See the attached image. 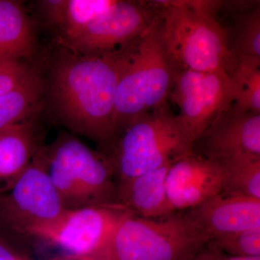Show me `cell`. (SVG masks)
I'll return each mask as SVG.
<instances>
[{
	"mask_svg": "<svg viewBox=\"0 0 260 260\" xmlns=\"http://www.w3.org/2000/svg\"><path fill=\"white\" fill-rule=\"evenodd\" d=\"M126 47L104 54L66 47L51 63L45 93L58 120L104 148L115 135L116 91L125 68Z\"/></svg>",
	"mask_w": 260,
	"mask_h": 260,
	"instance_id": "1",
	"label": "cell"
},
{
	"mask_svg": "<svg viewBox=\"0 0 260 260\" xmlns=\"http://www.w3.org/2000/svg\"><path fill=\"white\" fill-rule=\"evenodd\" d=\"M164 47L176 70L232 74L238 64L218 20L220 3L157 1Z\"/></svg>",
	"mask_w": 260,
	"mask_h": 260,
	"instance_id": "2",
	"label": "cell"
},
{
	"mask_svg": "<svg viewBox=\"0 0 260 260\" xmlns=\"http://www.w3.org/2000/svg\"><path fill=\"white\" fill-rule=\"evenodd\" d=\"M193 142L169 104L117 133L101 152L112 166L116 185L192 153Z\"/></svg>",
	"mask_w": 260,
	"mask_h": 260,
	"instance_id": "3",
	"label": "cell"
},
{
	"mask_svg": "<svg viewBox=\"0 0 260 260\" xmlns=\"http://www.w3.org/2000/svg\"><path fill=\"white\" fill-rule=\"evenodd\" d=\"M39 151L65 210L120 203L112 166L102 152L65 132Z\"/></svg>",
	"mask_w": 260,
	"mask_h": 260,
	"instance_id": "4",
	"label": "cell"
},
{
	"mask_svg": "<svg viewBox=\"0 0 260 260\" xmlns=\"http://www.w3.org/2000/svg\"><path fill=\"white\" fill-rule=\"evenodd\" d=\"M126 51L125 68L116 91L114 136L142 116L167 105L175 75L162 41L160 22L127 45Z\"/></svg>",
	"mask_w": 260,
	"mask_h": 260,
	"instance_id": "5",
	"label": "cell"
},
{
	"mask_svg": "<svg viewBox=\"0 0 260 260\" xmlns=\"http://www.w3.org/2000/svg\"><path fill=\"white\" fill-rule=\"evenodd\" d=\"M208 242L185 213L159 218L131 213L95 256L96 260H188Z\"/></svg>",
	"mask_w": 260,
	"mask_h": 260,
	"instance_id": "6",
	"label": "cell"
},
{
	"mask_svg": "<svg viewBox=\"0 0 260 260\" xmlns=\"http://www.w3.org/2000/svg\"><path fill=\"white\" fill-rule=\"evenodd\" d=\"M64 210L39 149L13 188L0 195V234L15 245Z\"/></svg>",
	"mask_w": 260,
	"mask_h": 260,
	"instance_id": "7",
	"label": "cell"
},
{
	"mask_svg": "<svg viewBox=\"0 0 260 260\" xmlns=\"http://www.w3.org/2000/svg\"><path fill=\"white\" fill-rule=\"evenodd\" d=\"M131 213L121 203L64 210L52 221L30 229L27 239L58 246L71 255L93 256L109 242L121 220Z\"/></svg>",
	"mask_w": 260,
	"mask_h": 260,
	"instance_id": "8",
	"label": "cell"
},
{
	"mask_svg": "<svg viewBox=\"0 0 260 260\" xmlns=\"http://www.w3.org/2000/svg\"><path fill=\"white\" fill-rule=\"evenodd\" d=\"M169 99L179 108L178 118L194 145L214 119L234 104L235 91L225 73L176 70Z\"/></svg>",
	"mask_w": 260,
	"mask_h": 260,
	"instance_id": "9",
	"label": "cell"
},
{
	"mask_svg": "<svg viewBox=\"0 0 260 260\" xmlns=\"http://www.w3.org/2000/svg\"><path fill=\"white\" fill-rule=\"evenodd\" d=\"M160 20L156 2L114 1L65 47L83 54L111 52L131 44Z\"/></svg>",
	"mask_w": 260,
	"mask_h": 260,
	"instance_id": "10",
	"label": "cell"
},
{
	"mask_svg": "<svg viewBox=\"0 0 260 260\" xmlns=\"http://www.w3.org/2000/svg\"><path fill=\"white\" fill-rule=\"evenodd\" d=\"M192 151L213 160L242 154L260 156V114L233 104L195 142Z\"/></svg>",
	"mask_w": 260,
	"mask_h": 260,
	"instance_id": "11",
	"label": "cell"
},
{
	"mask_svg": "<svg viewBox=\"0 0 260 260\" xmlns=\"http://www.w3.org/2000/svg\"><path fill=\"white\" fill-rule=\"evenodd\" d=\"M220 164L192 153L173 162L168 172L166 189L174 211L190 210L224 191Z\"/></svg>",
	"mask_w": 260,
	"mask_h": 260,
	"instance_id": "12",
	"label": "cell"
},
{
	"mask_svg": "<svg viewBox=\"0 0 260 260\" xmlns=\"http://www.w3.org/2000/svg\"><path fill=\"white\" fill-rule=\"evenodd\" d=\"M184 213L208 242L225 234L260 228V200L242 195L223 192Z\"/></svg>",
	"mask_w": 260,
	"mask_h": 260,
	"instance_id": "13",
	"label": "cell"
},
{
	"mask_svg": "<svg viewBox=\"0 0 260 260\" xmlns=\"http://www.w3.org/2000/svg\"><path fill=\"white\" fill-rule=\"evenodd\" d=\"M38 115L0 131V195L15 185L43 145Z\"/></svg>",
	"mask_w": 260,
	"mask_h": 260,
	"instance_id": "14",
	"label": "cell"
},
{
	"mask_svg": "<svg viewBox=\"0 0 260 260\" xmlns=\"http://www.w3.org/2000/svg\"><path fill=\"white\" fill-rule=\"evenodd\" d=\"M172 164L144 173L118 186L121 204L141 218H162L176 213L166 189L168 172Z\"/></svg>",
	"mask_w": 260,
	"mask_h": 260,
	"instance_id": "15",
	"label": "cell"
},
{
	"mask_svg": "<svg viewBox=\"0 0 260 260\" xmlns=\"http://www.w3.org/2000/svg\"><path fill=\"white\" fill-rule=\"evenodd\" d=\"M37 45L35 27L22 5L0 0V68L28 62Z\"/></svg>",
	"mask_w": 260,
	"mask_h": 260,
	"instance_id": "16",
	"label": "cell"
},
{
	"mask_svg": "<svg viewBox=\"0 0 260 260\" xmlns=\"http://www.w3.org/2000/svg\"><path fill=\"white\" fill-rule=\"evenodd\" d=\"M44 94V78L35 68L22 85L0 95V131L38 115Z\"/></svg>",
	"mask_w": 260,
	"mask_h": 260,
	"instance_id": "17",
	"label": "cell"
},
{
	"mask_svg": "<svg viewBox=\"0 0 260 260\" xmlns=\"http://www.w3.org/2000/svg\"><path fill=\"white\" fill-rule=\"evenodd\" d=\"M223 173V193L260 200V156L242 154L215 160Z\"/></svg>",
	"mask_w": 260,
	"mask_h": 260,
	"instance_id": "18",
	"label": "cell"
},
{
	"mask_svg": "<svg viewBox=\"0 0 260 260\" xmlns=\"http://www.w3.org/2000/svg\"><path fill=\"white\" fill-rule=\"evenodd\" d=\"M225 32L229 48L237 59L247 58L260 60L259 5L238 17L231 30Z\"/></svg>",
	"mask_w": 260,
	"mask_h": 260,
	"instance_id": "19",
	"label": "cell"
},
{
	"mask_svg": "<svg viewBox=\"0 0 260 260\" xmlns=\"http://www.w3.org/2000/svg\"><path fill=\"white\" fill-rule=\"evenodd\" d=\"M231 75L235 91L234 104L246 112L260 114V60L240 58Z\"/></svg>",
	"mask_w": 260,
	"mask_h": 260,
	"instance_id": "20",
	"label": "cell"
},
{
	"mask_svg": "<svg viewBox=\"0 0 260 260\" xmlns=\"http://www.w3.org/2000/svg\"><path fill=\"white\" fill-rule=\"evenodd\" d=\"M112 0H68L61 37L64 45L73 42L95 17L107 10Z\"/></svg>",
	"mask_w": 260,
	"mask_h": 260,
	"instance_id": "21",
	"label": "cell"
},
{
	"mask_svg": "<svg viewBox=\"0 0 260 260\" xmlns=\"http://www.w3.org/2000/svg\"><path fill=\"white\" fill-rule=\"evenodd\" d=\"M208 244L229 255L258 257L260 256V228L220 236Z\"/></svg>",
	"mask_w": 260,
	"mask_h": 260,
	"instance_id": "22",
	"label": "cell"
},
{
	"mask_svg": "<svg viewBox=\"0 0 260 260\" xmlns=\"http://www.w3.org/2000/svg\"><path fill=\"white\" fill-rule=\"evenodd\" d=\"M35 69L28 62L0 68V95L14 90L25 81Z\"/></svg>",
	"mask_w": 260,
	"mask_h": 260,
	"instance_id": "23",
	"label": "cell"
},
{
	"mask_svg": "<svg viewBox=\"0 0 260 260\" xmlns=\"http://www.w3.org/2000/svg\"><path fill=\"white\" fill-rule=\"evenodd\" d=\"M39 3L46 21L51 26L59 29L60 32L64 21L68 0H45Z\"/></svg>",
	"mask_w": 260,
	"mask_h": 260,
	"instance_id": "24",
	"label": "cell"
},
{
	"mask_svg": "<svg viewBox=\"0 0 260 260\" xmlns=\"http://www.w3.org/2000/svg\"><path fill=\"white\" fill-rule=\"evenodd\" d=\"M188 260H260L258 257H238L225 254L211 244L206 245Z\"/></svg>",
	"mask_w": 260,
	"mask_h": 260,
	"instance_id": "25",
	"label": "cell"
},
{
	"mask_svg": "<svg viewBox=\"0 0 260 260\" xmlns=\"http://www.w3.org/2000/svg\"><path fill=\"white\" fill-rule=\"evenodd\" d=\"M0 260H32L0 234Z\"/></svg>",
	"mask_w": 260,
	"mask_h": 260,
	"instance_id": "26",
	"label": "cell"
},
{
	"mask_svg": "<svg viewBox=\"0 0 260 260\" xmlns=\"http://www.w3.org/2000/svg\"><path fill=\"white\" fill-rule=\"evenodd\" d=\"M47 260H88V259H87L86 256H75L65 254L54 256V257H51Z\"/></svg>",
	"mask_w": 260,
	"mask_h": 260,
	"instance_id": "27",
	"label": "cell"
},
{
	"mask_svg": "<svg viewBox=\"0 0 260 260\" xmlns=\"http://www.w3.org/2000/svg\"><path fill=\"white\" fill-rule=\"evenodd\" d=\"M87 257V259H88V260H96L95 259H94V258L93 257H90V256H86Z\"/></svg>",
	"mask_w": 260,
	"mask_h": 260,
	"instance_id": "28",
	"label": "cell"
}]
</instances>
